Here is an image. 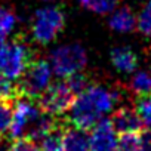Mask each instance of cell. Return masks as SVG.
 <instances>
[{"label": "cell", "instance_id": "5", "mask_svg": "<svg viewBox=\"0 0 151 151\" xmlns=\"http://www.w3.org/2000/svg\"><path fill=\"white\" fill-rule=\"evenodd\" d=\"M64 25L65 14L61 8L47 6L37 9L31 22L33 39L39 45H47L56 39V36L64 30Z\"/></svg>", "mask_w": 151, "mask_h": 151}, {"label": "cell", "instance_id": "1", "mask_svg": "<svg viewBox=\"0 0 151 151\" xmlns=\"http://www.w3.org/2000/svg\"><path fill=\"white\" fill-rule=\"evenodd\" d=\"M123 93L119 88H107L99 83H91L85 91L76 95L67 122L82 129H92L104 114L113 111L114 105L122 99Z\"/></svg>", "mask_w": 151, "mask_h": 151}, {"label": "cell", "instance_id": "14", "mask_svg": "<svg viewBox=\"0 0 151 151\" xmlns=\"http://www.w3.org/2000/svg\"><path fill=\"white\" fill-rule=\"evenodd\" d=\"M130 91L139 96L151 93V71L141 70L133 74L130 80Z\"/></svg>", "mask_w": 151, "mask_h": 151}, {"label": "cell", "instance_id": "22", "mask_svg": "<svg viewBox=\"0 0 151 151\" xmlns=\"http://www.w3.org/2000/svg\"><path fill=\"white\" fill-rule=\"evenodd\" d=\"M117 151H141L138 133H123L119 138Z\"/></svg>", "mask_w": 151, "mask_h": 151}, {"label": "cell", "instance_id": "16", "mask_svg": "<svg viewBox=\"0 0 151 151\" xmlns=\"http://www.w3.org/2000/svg\"><path fill=\"white\" fill-rule=\"evenodd\" d=\"M15 25L17 15L8 8H0V40L5 42V39L12 33Z\"/></svg>", "mask_w": 151, "mask_h": 151}, {"label": "cell", "instance_id": "23", "mask_svg": "<svg viewBox=\"0 0 151 151\" xmlns=\"http://www.w3.org/2000/svg\"><path fill=\"white\" fill-rule=\"evenodd\" d=\"M8 151H42V150L36 144V141L27 136H21L14 139V142L8 147Z\"/></svg>", "mask_w": 151, "mask_h": 151}, {"label": "cell", "instance_id": "19", "mask_svg": "<svg viewBox=\"0 0 151 151\" xmlns=\"http://www.w3.org/2000/svg\"><path fill=\"white\" fill-rule=\"evenodd\" d=\"M136 27L141 34L150 37L151 36V0L145 3L139 17L136 18Z\"/></svg>", "mask_w": 151, "mask_h": 151}, {"label": "cell", "instance_id": "2", "mask_svg": "<svg viewBox=\"0 0 151 151\" xmlns=\"http://www.w3.org/2000/svg\"><path fill=\"white\" fill-rule=\"evenodd\" d=\"M34 58L30 43L22 36L0 45V71L11 80H18Z\"/></svg>", "mask_w": 151, "mask_h": 151}, {"label": "cell", "instance_id": "8", "mask_svg": "<svg viewBox=\"0 0 151 151\" xmlns=\"http://www.w3.org/2000/svg\"><path fill=\"white\" fill-rule=\"evenodd\" d=\"M91 151H117V130L114 129L111 120L101 119L89 133Z\"/></svg>", "mask_w": 151, "mask_h": 151}, {"label": "cell", "instance_id": "18", "mask_svg": "<svg viewBox=\"0 0 151 151\" xmlns=\"http://www.w3.org/2000/svg\"><path fill=\"white\" fill-rule=\"evenodd\" d=\"M136 113L142 124L151 129V93L142 95L136 99Z\"/></svg>", "mask_w": 151, "mask_h": 151}, {"label": "cell", "instance_id": "3", "mask_svg": "<svg viewBox=\"0 0 151 151\" xmlns=\"http://www.w3.org/2000/svg\"><path fill=\"white\" fill-rule=\"evenodd\" d=\"M52 65L43 58H34L18 79V93L19 96H27L36 99L46 91L52 80Z\"/></svg>", "mask_w": 151, "mask_h": 151}, {"label": "cell", "instance_id": "11", "mask_svg": "<svg viewBox=\"0 0 151 151\" xmlns=\"http://www.w3.org/2000/svg\"><path fill=\"white\" fill-rule=\"evenodd\" d=\"M111 64L120 73H133L138 67V56L136 53L127 46H117L110 53Z\"/></svg>", "mask_w": 151, "mask_h": 151}, {"label": "cell", "instance_id": "17", "mask_svg": "<svg viewBox=\"0 0 151 151\" xmlns=\"http://www.w3.org/2000/svg\"><path fill=\"white\" fill-rule=\"evenodd\" d=\"M14 116V101L0 98V135L9 130Z\"/></svg>", "mask_w": 151, "mask_h": 151}, {"label": "cell", "instance_id": "24", "mask_svg": "<svg viewBox=\"0 0 151 151\" xmlns=\"http://www.w3.org/2000/svg\"><path fill=\"white\" fill-rule=\"evenodd\" d=\"M141 151H151V130H145L139 135Z\"/></svg>", "mask_w": 151, "mask_h": 151}, {"label": "cell", "instance_id": "27", "mask_svg": "<svg viewBox=\"0 0 151 151\" xmlns=\"http://www.w3.org/2000/svg\"><path fill=\"white\" fill-rule=\"evenodd\" d=\"M2 43H3V42H2V40H0V45H2Z\"/></svg>", "mask_w": 151, "mask_h": 151}, {"label": "cell", "instance_id": "26", "mask_svg": "<svg viewBox=\"0 0 151 151\" xmlns=\"http://www.w3.org/2000/svg\"><path fill=\"white\" fill-rule=\"evenodd\" d=\"M43 2H55V0H43Z\"/></svg>", "mask_w": 151, "mask_h": 151}, {"label": "cell", "instance_id": "4", "mask_svg": "<svg viewBox=\"0 0 151 151\" xmlns=\"http://www.w3.org/2000/svg\"><path fill=\"white\" fill-rule=\"evenodd\" d=\"M49 62L58 77L67 79L76 73L83 71L88 64V55L82 45L70 43L53 49L49 55Z\"/></svg>", "mask_w": 151, "mask_h": 151}, {"label": "cell", "instance_id": "15", "mask_svg": "<svg viewBox=\"0 0 151 151\" xmlns=\"http://www.w3.org/2000/svg\"><path fill=\"white\" fill-rule=\"evenodd\" d=\"M79 3L91 12L105 15V14L113 12L117 8L120 0H79Z\"/></svg>", "mask_w": 151, "mask_h": 151}, {"label": "cell", "instance_id": "9", "mask_svg": "<svg viewBox=\"0 0 151 151\" xmlns=\"http://www.w3.org/2000/svg\"><path fill=\"white\" fill-rule=\"evenodd\" d=\"M117 133H139L142 129V122L136 113V110L130 107H120L114 111L113 117L110 119Z\"/></svg>", "mask_w": 151, "mask_h": 151}, {"label": "cell", "instance_id": "12", "mask_svg": "<svg viewBox=\"0 0 151 151\" xmlns=\"http://www.w3.org/2000/svg\"><path fill=\"white\" fill-rule=\"evenodd\" d=\"M108 25L117 33H130L136 27V17L129 6H120L111 14Z\"/></svg>", "mask_w": 151, "mask_h": 151}, {"label": "cell", "instance_id": "10", "mask_svg": "<svg viewBox=\"0 0 151 151\" xmlns=\"http://www.w3.org/2000/svg\"><path fill=\"white\" fill-rule=\"evenodd\" d=\"M64 151H91L88 130L67 122L64 127Z\"/></svg>", "mask_w": 151, "mask_h": 151}, {"label": "cell", "instance_id": "25", "mask_svg": "<svg viewBox=\"0 0 151 151\" xmlns=\"http://www.w3.org/2000/svg\"><path fill=\"white\" fill-rule=\"evenodd\" d=\"M0 151H8V145H6V142L3 141L2 135H0Z\"/></svg>", "mask_w": 151, "mask_h": 151}, {"label": "cell", "instance_id": "7", "mask_svg": "<svg viewBox=\"0 0 151 151\" xmlns=\"http://www.w3.org/2000/svg\"><path fill=\"white\" fill-rule=\"evenodd\" d=\"M42 110L36 99L27 98V96H18L14 101V116L12 123L9 127V136L12 139L21 138L24 133H27L28 127L42 116Z\"/></svg>", "mask_w": 151, "mask_h": 151}, {"label": "cell", "instance_id": "6", "mask_svg": "<svg viewBox=\"0 0 151 151\" xmlns=\"http://www.w3.org/2000/svg\"><path fill=\"white\" fill-rule=\"evenodd\" d=\"M76 98V93L70 89L67 82H55L46 88V91L37 98V104L43 113L61 117L67 113Z\"/></svg>", "mask_w": 151, "mask_h": 151}, {"label": "cell", "instance_id": "13", "mask_svg": "<svg viewBox=\"0 0 151 151\" xmlns=\"http://www.w3.org/2000/svg\"><path fill=\"white\" fill-rule=\"evenodd\" d=\"M67 122H59L50 132H47L39 142L42 151H64V127Z\"/></svg>", "mask_w": 151, "mask_h": 151}, {"label": "cell", "instance_id": "21", "mask_svg": "<svg viewBox=\"0 0 151 151\" xmlns=\"http://www.w3.org/2000/svg\"><path fill=\"white\" fill-rule=\"evenodd\" d=\"M18 96H19V93H18L17 85H14L12 80L0 71V98L15 101Z\"/></svg>", "mask_w": 151, "mask_h": 151}, {"label": "cell", "instance_id": "20", "mask_svg": "<svg viewBox=\"0 0 151 151\" xmlns=\"http://www.w3.org/2000/svg\"><path fill=\"white\" fill-rule=\"evenodd\" d=\"M65 82H67V85L70 86V89H71L76 95L80 93L82 91H85V89L92 83V80L88 77V76H85L82 71H80V73H76V74H73V76H70V77H67Z\"/></svg>", "mask_w": 151, "mask_h": 151}]
</instances>
